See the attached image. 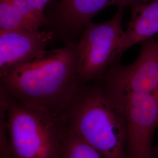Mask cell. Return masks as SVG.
I'll list each match as a JSON object with an SVG mask.
<instances>
[{
  "label": "cell",
  "mask_w": 158,
  "mask_h": 158,
  "mask_svg": "<svg viewBox=\"0 0 158 158\" xmlns=\"http://www.w3.org/2000/svg\"><path fill=\"white\" fill-rule=\"evenodd\" d=\"M53 36L51 30H0V76L42 55Z\"/></svg>",
  "instance_id": "52a82bcc"
},
{
  "label": "cell",
  "mask_w": 158,
  "mask_h": 158,
  "mask_svg": "<svg viewBox=\"0 0 158 158\" xmlns=\"http://www.w3.org/2000/svg\"><path fill=\"white\" fill-rule=\"evenodd\" d=\"M116 4L117 0H60L51 15L46 17L48 25L54 35L59 34L66 44H74L73 39L81 36L98 13Z\"/></svg>",
  "instance_id": "ba28073f"
},
{
  "label": "cell",
  "mask_w": 158,
  "mask_h": 158,
  "mask_svg": "<svg viewBox=\"0 0 158 158\" xmlns=\"http://www.w3.org/2000/svg\"><path fill=\"white\" fill-rule=\"evenodd\" d=\"M32 9L36 15L40 19L46 21L48 25L47 17L44 13V9L46 5L51 0H29Z\"/></svg>",
  "instance_id": "4fadbf2b"
},
{
  "label": "cell",
  "mask_w": 158,
  "mask_h": 158,
  "mask_svg": "<svg viewBox=\"0 0 158 158\" xmlns=\"http://www.w3.org/2000/svg\"><path fill=\"white\" fill-rule=\"evenodd\" d=\"M30 29L12 0H0V30Z\"/></svg>",
  "instance_id": "8fae6325"
},
{
  "label": "cell",
  "mask_w": 158,
  "mask_h": 158,
  "mask_svg": "<svg viewBox=\"0 0 158 158\" xmlns=\"http://www.w3.org/2000/svg\"><path fill=\"white\" fill-rule=\"evenodd\" d=\"M0 114L15 158H59L64 134L60 118L24 106L2 91Z\"/></svg>",
  "instance_id": "3957f363"
},
{
  "label": "cell",
  "mask_w": 158,
  "mask_h": 158,
  "mask_svg": "<svg viewBox=\"0 0 158 158\" xmlns=\"http://www.w3.org/2000/svg\"><path fill=\"white\" fill-rule=\"evenodd\" d=\"M0 158H15L8 142L0 144Z\"/></svg>",
  "instance_id": "9a60e30c"
},
{
  "label": "cell",
  "mask_w": 158,
  "mask_h": 158,
  "mask_svg": "<svg viewBox=\"0 0 158 158\" xmlns=\"http://www.w3.org/2000/svg\"><path fill=\"white\" fill-rule=\"evenodd\" d=\"M124 8L109 20L90 23L76 44L77 66L83 84L102 80L117 60L118 50L124 33L123 18Z\"/></svg>",
  "instance_id": "277c9868"
},
{
  "label": "cell",
  "mask_w": 158,
  "mask_h": 158,
  "mask_svg": "<svg viewBox=\"0 0 158 158\" xmlns=\"http://www.w3.org/2000/svg\"><path fill=\"white\" fill-rule=\"evenodd\" d=\"M1 79V91L24 106L60 118L83 84L76 44L47 50Z\"/></svg>",
  "instance_id": "6da1fadb"
},
{
  "label": "cell",
  "mask_w": 158,
  "mask_h": 158,
  "mask_svg": "<svg viewBox=\"0 0 158 158\" xmlns=\"http://www.w3.org/2000/svg\"><path fill=\"white\" fill-rule=\"evenodd\" d=\"M59 158H106L64 127L62 145Z\"/></svg>",
  "instance_id": "30bf717a"
},
{
  "label": "cell",
  "mask_w": 158,
  "mask_h": 158,
  "mask_svg": "<svg viewBox=\"0 0 158 158\" xmlns=\"http://www.w3.org/2000/svg\"><path fill=\"white\" fill-rule=\"evenodd\" d=\"M142 44L134 62L125 66L114 63L98 81L104 90L158 94V42L152 38Z\"/></svg>",
  "instance_id": "8992f818"
},
{
  "label": "cell",
  "mask_w": 158,
  "mask_h": 158,
  "mask_svg": "<svg viewBox=\"0 0 158 158\" xmlns=\"http://www.w3.org/2000/svg\"><path fill=\"white\" fill-rule=\"evenodd\" d=\"M131 8V19L124 31L117 60L132 46L152 39L158 34V0L132 6Z\"/></svg>",
  "instance_id": "9c48e42d"
},
{
  "label": "cell",
  "mask_w": 158,
  "mask_h": 158,
  "mask_svg": "<svg viewBox=\"0 0 158 158\" xmlns=\"http://www.w3.org/2000/svg\"><path fill=\"white\" fill-rule=\"evenodd\" d=\"M155 0H117L116 6L118 8H125L127 6H135L138 4H145Z\"/></svg>",
  "instance_id": "5bb4252c"
},
{
  "label": "cell",
  "mask_w": 158,
  "mask_h": 158,
  "mask_svg": "<svg viewBox=\"0 0 158 158\" xmlns=\"http://www.w3.org/2000/svg\"><path fill=\"white\" fill-rule=\"evenodd\" d=\"M105 91L124 116L127 158H153L151 143L158 126V94Z\"/></svg>",
  "instance_id": "5b68a950"
},
{
  "label": "cell",
  "mask_w": 158,
  "mask_h": 158,
  "mask_svg": "<svg viewBox=\"0 0 158 158\" xmlns=\"http://www.w3.org/2000/svg\"><path fill=\"white\" fill-rule=\"evenodd\" d=\"M12 1L29 28L39 29L42 27L47 25L46 21L40 19L36 15L29 0Z\"/></svg>",
  "instance_id": "7c38bea8"
},
{
  "label": "cell",
  "mask_w": 158,
  "mask_h": 158,
  "mask_svg": "<svg viewBox=\"0 0 158 158\" xmlns=\"http://www.w3.org/2000/svg\"><path fill=\"white\" fill-rule=\"evenodd\" d=\"M64 127L106 158H127L120 108L98 81L83 85L60 117Z\"/></svg>",
  "instance_id": "7a4b0ae2"
}]
</instances>
